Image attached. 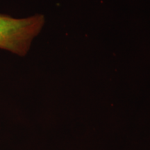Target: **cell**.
I'll list each match as a JSON object with an SVG mask.
<instances>
[{
  "instance_id": "1",
  "label": "cell",
  "mask_w": 150,
  "mask_h": 150,
  "mask_svg": "<svg viewBox=\"0 0 150 150\" xmlns=\"http://www.w3.org/2000/svg\"><path fill=\"white\" fill-rule=\"evenodd\" d=\"M44 23L42 15L15 18L0 13V49L20 56H25Z\"/></svg>"
}]
</instances>
